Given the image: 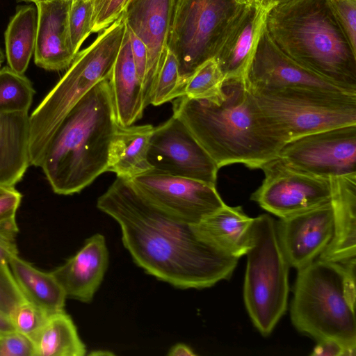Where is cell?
Instances as JSON below:
<instances>
[{
	"instance_id": "46",
	"label": "cell",
	"mask_w": 356,
	"mask_h": 356,
	"mask_svg": "<svg viewBox=\"0 0 356 356\" xmlns=\"http://www.w3.org/2000/svg\"><path fill=\"white\" fill-rule=\"evenodd\" d=\"M289 1V0H276V2L275 3H278V2H284V1Z\"/></svg>"
},
{
	"instance_id": "18",
	"label": "cell",
	"mask_w": 356,
	"mask_h": 356,
	"mask_svg": "<svg viewBox=\"0 0 356 356\" xmlns=\"http://www.w3.org/2000/svg\"><path fill=\"white\" fill-rule=\"evenodd\" d=\"M72 0H44L35 3L38 24L34 60L44 70L67 68L76 54L70 36L68 15Z\"/></svg>"
},
{
	"instance_id": "26",
	"label": "cell",
	"mask_w": 356,
	"mask_h": 356,
	"mask_svg": "<svg viewBox=\"0 0 356 356\" xmlns=\"http://www.w3.org/2000/svg\"><path fill=\"white\" fill-rule=\"evenodd\" d=\"M35 356H83L86 348L65 311L49 315L32 339Z\"/></svg>"
},
{
	"instance_id": "44",
	"label": "cell",
	"mask_w": 356,
	"mask_h": 356,
	"mask_svg": "<svg viewBox=\"0 0 356 356\" xmlns=\"http://www.w3.org/2000/svg\"><path fill=\"white\" fill-rule=\"evenodd\" d=\"M4 58H5V57H4L3 52V51L1 50V49L0 47V65L3 62Z\"/></svg>"
},
{
	"instance_id": "41",
	"label": "cell",
	"mask_w": 356,
	"mask_h": 356,
	"mask_svg": "<svg viewBox=\"0 0 356 356\" xmlns=\"http://www.w3.org/2000/svg\"><path fill=\"white\" fill-rule=\"evenodd\" d=\"M168 355L170 356H194L196 354L188 346L184 343H178L172 346Z\"/></svg>"
},
{
	"instance_id": "15",
	"label": "cell",
	"mask_w": 356,
	"mask_h": 356,
	"mask_svg": "<svg viewBox=\"0 0 356 356\" xmlns=\"http://www.w3.org/2000/svg\"><path fill=\"white\" fill-rule=\"evenodd\" d=\"M277 230L290 266L301 269L316 260L334 234L331 201L306 211L280 218Z\"/></svg>"
},
{
	"instance_id": "9",
	"label": "cell",
	"mask_w": 356,
	"mask_h": 356,
	"mask_svg": "<svg viewBox=\"0 0 356 356\" xmlns=\"http://www.w3.org/2000/svg\"><path fill=\"white\" fill-rule=\"evenodd\" d=\"M245 3L238 0H172L167 46L177 60L183 94L196 70L214 58L227 27Z\"/></svg>"
},
{
	"instance_id": "27",
	"label": "cell",
	"mask_w": 356,
	"mask_h": 356,
	"mask_svg": "<svg viewBox=\"0 0 356 356\" xmlns=\"http://www.w3.org/2000/svg\"><path fill=\"white\" fill-rule=\"evenodd\" d=\"M38 24L36 6L21 8L10 21L5 32L8 66L19 74L26 70L34 54Z\"/></svg>"
},
{
	"instance_id": "25",
	"label": "cell",
	"mask_w": 356,
	"mask_h": 356,
	"mask_svg": "<svg viewBox=\"0 0 356 356\" xmlns=\"http://www.w3.org/2000/svg\"><path fill=\"white\" fill-rule=\"evenodd\" d=\"M9 266L28 301L49 315L64 311L67 297L51 272L40 270L18 255L11 259Z\"/></svg>"
},
{
	"instance_id": "23",
	"label": "cell",
	"mask_w": 356,
	"mask_h": 356,
	"mask_svg": "<svg viewBox=\"0 0 356 356\" xmlns=\"http://www.w3.org/2000/svg\"><path fill=\"white\" fill-rule=\"evenodd\" d=\"M29 115L0 113V184L13 186L30 164Z\"/></svg>"
},
{
	"instance_id": "22",
	"label": "cell",
	"mask_w": 356,
	"mask_h": 356,
	"mask_svg": "<svg viewBox=\"0 0 356 356\" xmlns=\"http://www.w3.org/2000/svg\"><path fill=\"white\" fill-rule=\"evenodd\" d=\"M109 83L118 125L122 128L133 125L142 118L145 106L143 86L134 65L127 29Z\"/></svg>"
},
{
	"instance_id": "3",
	"label": "cell",
	"mask_w": 356,
	"mask_h": 356,
	"mask_svg": "<svg viewBox=\"0 0 356 356\" xmlns=\"http://www.w3.org/2000/svg\"><path fill=\"white\" fill-rule=\"evenodd\" d=\"M264 26L275 45L307 70L356 95V51L328 0L278 2L265 13Z\"/></svg>"
},
{
	"instance_id": "19",
	"label": "cell",
	"mask_w": 356,
	"mask_h": 356,
	"mask_svg": "<svg viewBox=\"0 0 356 356\" xmlns=\"http://www.w3.org/2000/svg\"><path fill=\"white\" fill-rule=\"evenodd\" d=\"M108 251L104 236L95 234L65 264L51 271L66 297L90 302L108 268Z\"/></svg>"
},
{
	"instance_id": "32",
	"label": "cell",
	"mask_w": 356,
	"mask_h": 356,
	"mask_svg": "<svg viewBox=\"0 0 356 356\" xmlns=\"http://www.w3.org/2000/svg\"><path fill=\"white\" fill-rule=\"evenodd\" d=\"M8 316L15 330L32 340L45 323L49 314L31 302L25 300L17 305Z\"/></svg>"
},
{
	"instance_id": "21",
	"label": "cell",
	"mask_w": 356,
	"mask_h": 356,
	"mask_svg": "<svg viewBox=\"0 0 356 356\" xmlns=\"http://www.w3.org/2000/svg\"><path fill=\"white\" fill-rule=\"evenodd\" d=\"M254 218L240 206L222 207L191 225L195 236L211 247L234 257L245 255L251 239Z\"/></svg>"
},
{
	"instance_id": "47",
	"label": "cell",
	"mask_w": 356,
	"mask_h": 356,
	"mask_svg": "<svg viewBox=\"0 0 356 356\" xmlns=\"http://www.w3.org/2000/svg\"><path fill=\"white\" fill-rule=\"evenodd\" d=\"M26 1H33L34 3H36L38 1H44V0H26Z\"/></svg>"
},
{
	"instance_id": "45",
	"label": "cell",
	"mask_w": 356,
	"mask_h": 356,
	"mask_svg": "<svg viewBox=\"0 0 356 356\" xmlns=\"http://www.w3.org/2000/svg\"><path fill=\"white\" fill-rule=\"evenodd\" d=\"M240 1L242 3H248L249 1H250L251 0H238Z\"/></svg>"
},
{
	"instance_id": "6",
	"label": "cell",
	"mask_w": 356,
	"mask_h": 356,
	"mask_svg": "<svg viewBox=\"0 0 356 356\" xmlns=\"http://www.w3.org/2000/svg\"><path fill=\"white\" fill-rule=\"evenodd\" d=\"M121 15L87 48L29 115L30 164L40 167L47 147L75 104L97 83L110 78L126 31Z\"/></svg>"
},
{
	"instance_id": "30",
	"label": "cell",
	"mask_w": 356,
	"mask_h": 356,
	"mask_svg": "<svg viewBox=\"0 0 356 356\" xmlns=\"http://www.w3.org/2000/svg\"><path fill=\"white\" fill-rule=\"evenodd\" d=\"M183 95L178 63L168 49L164 61L149 96V103L159 106Z\"/></svg>"
},
{
	"instance_id": "5",
	"label": "cell",
	"mask_w": 356,
	"mask_h": 356,
	"mask_svg": "<svg viewBox=\"0 0 356 356\" xmlns=\"http://www.w3.org/2000/svg\"><path fill=\"white\" fill-rule=\"evenodd\" d=\"M298 271L293 325L317 341L336 340L356 355V259L341 264L316 259Z\"/></svg>"
},
{
	"instance_id": "40",
	"label": "cell",
	"mask_w": 356,
	"mask_h": 356,
	"mask_svg": "<svg viewBox=\"0 0 356 356\" xmlns=\"http://www.w3.org/2000/svg\"><path fill=\"white\" fill-rule=\"evenodd\" d=\"M313 356H355V354L340 342L326 339L318 341L317 345L311 353Z\"/></svg>"
},
{
	"instance_id": "35",
	"label": "cell",
	"mask_w": 356,
	"mask_h": 356,
	"mask_svg": "<svg viewBox=\"0 0 356 356\" xmlns=\"http://www.w3.org/2000/svg\"><path fill=\"white\" fill-rule=\"evenodd\" d=\"M351 47L356 51V0H328Z\"/></svg>"
},
{
	"instance_id": "38",
	"label": "cell",
	"mask_w": 356,
	"mask_h": 356,
	"mask_svg": "<svg viewBox=\"0 0 356 356\" xmlns=\"http://www.w3.org/2000/svg\"><path fill=\"white\" fill-rule=\"evenodd\" d=\"M22 197L15 186L0 184V223L15 219Z\"/></svg>"
},
{
	"instance_id": "7",
	"label": "cell",
	"mask_w": 356,
	"mask_h": 356,
	"mask_svg": "<svg viewBox=\"0 0 356 356\" xmlns=\"http://www.w3.org/2000/svg\"><path fill=\"white\" fill-rule=\"evenodd\" d=\"M243 298L248 314L263 336L269 335L288 305L290 264L282 248L277 222L268 214L254 218Z\"/></svg>"
},
{
	"instance_id": "36",
	"label": "cell",
	"mask_w": 356,
	"mask_h": 356,
	"mask_svg": "<svg viewBox=\"0 0 356 356\" xmlns=\"http://www.w3.org/2000/svg\"><path fill=\"white\" fill-rule=\"evenodd\" d=\"M0 356H35L32 340L16 330L0 335Z\"/></svg>"
},
{
	"instance_id": "10",
	"label": "cell",
	"mask_w": 356,
	"mask_h": 356,
	"mask_svg": "<svg viewBox=\"0 0 356 356\" xmlns=\"http://www.w3.org/2000/svg\"><path fill=\"white\" fill-rule=\"evenodd\" d=\"M277 157L293 170L319 178L356 174V124L295 138L282 147Z\"/></svg>"
},
{
	"instance_id": "17",
	"label": "cell",
	"mask_w": 356,
	"mask_h": 356,
	"mask_svg": "<svg viewBox=\"0 0 356 356\" xmlns=\"http://www.w3.org/2000/svg\"><path fill=\"white\" fill-rule=\"evenodd\" d=\"M266 11L255 0H251L227 27L213 58L224 81H245Z\"/></svg>"
},
{
	"instance_id": "11",
	"label": "cell",
	"mask_w": 356,
	"mask_h": 356,
	"mask_svg": "<svg viewBox=\"0 0 356 356\" xmlns=\"http://www.w3.org/2000/svg\"><path fill=\"white\" fill-rule=\"evenodd\" d=\"M150 204L171 218L195 224L225 203L215 184L151 170L129 179Z\"/></svg>"
},
{
	"instance_id": "37",
	"label": "cell",
	"mask_w": 356,
	"mask_h": 356,
	"mask_svg": "<svg viewBox=\"0 0 356 356\" xmlns=\"http://www.w3.org/2000/svg\"><path fill=\"white\" fill-rule=\"evenodd\" d=\"M18 227L16 219L0 223V264L9 266L11 259L18 255L17 235Z\"/></svg>"
},
{
	"instance_id": "24",
	"label": "cell",
	"mask_w": 356,
	"mask_h": 356,
	"mask_svg": "<svg viewBox=\"0 0 356 356\" xmlns=\"http://www.w3.org/2000/svg\"><path fill=\"white\" fill-rule=\"evenodd\" d=\"M151 124L119 127L111 144L107 171L131 179L152 170L147 161Z\"/></svg>"
},
{
	"instance_id": "16",
	"label": "cell",
	"mask_w": 356,
	"mask_h": 356,
	"mask_svg": "<svg viewBox=\"0 0 356 356\" xmlns=\"http://www.w3.org/2000/svg\"><path fill=\"white\" fill-rule=\"evenodd\" d=\"M172 1L128 0L122 13L126 26L147 49V73L143 85L145 108L149 105V96L168 51Z\"/></svg>"
},
{
	"instance_id": "29",
	"label": "cell",
	"mask_w": 356,
	"mask_h": 356,
	"mask_svg": "<svg viewBox=\"0 0 356 356\" xmlns=\"http://www.w3.org/2000/svg\"><path fill=\"white\" fill-rule=\"evenodd\" d=\"M224 77L214 58L204 63L187 81L183 95L192 99L220 100L225 97Z\"/></svg>"
},
{
	"instance_id": "33",
	"label": "cell",
	"mask_w": 356,
	"mask_h": 356,
	"mask_svg": "<svg viewBox=\"0 0 356 356\" xmlns=\"http://www.w3.org/2000/svg\"><path fill=\"white\" fill-rule=\"evenodd\" d=\"M92 33L100 32L121 15L127 0H92Z\"/></svg>"
},
{
	"instance_id": "48",
	"label": "cell",
	"mask_w": 356,
	"mask_h": 356,
	"mask_svg": "<svg viewBox=\"0 0 356 356\" xmlns=\"http://www.w3.org/2000/svg\"><path fill=\"white\" fill-rule=\"evenodd\" d=\"M127 1H128V0H127ZM126 3H127V2H126Z\"/></svg>"
},
{
	"instance_id": "31",
	"label": "cell",
	"mask_w": 356,
	"mask_h": 356,
	"mask_svg": "<svg viewBox=\"0 0 356 356\" xmlns=\"http://www.w3.org/2000/svg\"><path fill=\"white\" fill-rule=\"evenodd\" d=\"M93 4L92 0H72L69 10L68 25L72 49L75 54L92 33Z\"/></svg>"
},
{
	"instance_id": "34",
	"label": "cell",
	"mask_w": 356,
	"mask_h": 356,
	"mask_svg": "<svg viewBox=\"0 0 356 356\" xmlns=\"http://www.w3.org/2000/svg\"><path fill=\"white\" fill-rule=\"evenodd\" d=\"M27 300L17 285L9 266L0 264V310L9 315L19 303Z\"/></svg>"
},
{
	"instance_id": "43",
	"label": "cell",
	"mask_w": 356,
	"mask_h": 356,
	"mask_svg": "<svg viewBox=\"0 0 356 356\" xmlns=\"http://www.w3.org/2000/svg\"><path fill=\"white\" fill-rule=\"evenodd\" d=\"M255 1L259 5H260L265 10H267L268 8H270L272 5H273L276 2V0H255Z\"/></svg>"
},
{
	"instance_id": "13",
	"label": "cell",
	"mask_w": 356,
	"mask_h": 356,
	"mask_svg": "<svg viewBox=\"0 0 356 356\" xmlns=\"http://www.w3.org/2000/svg\"><path fill=\"white\" fill-rule=\"evenodd\" d=\"M147 161L154 170L216 185L219 168L186 125L174 115L154 128Z\"/></svg>"
},
{
	"instance_id": "1",
	"label": "cell",
	"mask_w": 356,
	"mask_h": 356,
	"mask_svg": "<svg viewBox=\"0 0 356 356\" xmlns=\"http://www.w3.org/2000/svg\"><path fill=\"white\" fill-rule=\"evenodd\" d=\"M97 208L119 224L124 246L147 273L179 289H204L228 280L238 258L200 240L191 225L146 200L129 179L117 177Z\"/></svg>"
},
{
	"instance_id": "14",
	"label": "cell",
	"mask_w": 356,
	"mask_h": 356,
	"mask_svg": "<svg viewBox=\"0 0 356 356\" xmlns=\"http://www.w3.org/2000/svg\"><path fill=\"white\" fill-rule=\"evenodd\" d=\"M245 81L249 88L257 90L309 88L347 92L303 68L282 52L268 36L264 23Z\"/></svg>"
},
{
	"instance_id": "4",
	"label": "cell",
	"mask_w": 356,
	"mask_h": 356,
	"mask_svg": "<svg viewBox=\"0 0 356 356\" xmlns=\"http://www.w3.org/2000/svg\"><path fill=\"white\" fill-rule=\"evenodd\" d=\"M109 79L75 104L47 147L40 167L56 194L79 193L107 172L111 144L119 128Z\"/></svg>"
},
{
	"instance_id": "12",
	"label": "cell",
	"mask_w": 356,
	"mask_h": 356,
	"mask_svg": "<svg viewBox=\"0 0 356 356\" xmlns=\"http://www.w3.org/2000/svg\"><path fill=\"white\" fill-rule=\"evenodd\" d=\"M264 179L250 199L280 218L331 201L332 180L309 175L286 166L278 157L261 168Z\"/></svg>"
},
{
	"instance_id": "28",
	"label": "cell",
	"mask_w": 356,
	"mask_h": 356,
	"mask_svg": "<svg viewBox=\"0 0 356 356\" xmlns=\"http://www.w3.org/2000/svg\"><path fill=\"white\" fill-rule=\"evenodd\" d=\"M35 90L24 74L9 66L0 69V113H28Z\"/></svg>"
},
{
	"instance_id": "39",
	"label": "cell",
	"mask_w": 356,
	"mask_h": 356,
	"mask_svg": "<svg viewBox=\"0 0 356 356\" xmlns=\"http://www.w3.org/2000/svg\"><path fill=\"white\" fill-rule=\"evenodd\" d=\"M127 29L129 35L132 56L136 72L143 86L147 73V49L144 43L127 26Z\"/></svg>"
},
{
	"instance_id": "20",
	"label": "cell",
	"mask_w": 356,
	"mask_h": 356,
	"mask_svg": "<svg viewBox=\"0 0 356 356\" xmlns=\"http://www.w3.org/2000/svg\"><path fill=\"white\" fill-rule=\"evenodd\" d=\"M331 180L334 234L317 259L344 264L356 255V174Z\"/></svg>"
},
{
	"instance_id": "2",
	"label": "cell",
	"mask_w": 356,
	"mask_h": 356,
	"mask_svg": "<svg viewBox=\"0 0 356 356\" xmlns=\"http://www.w3.org/2000/svg\"><path fill=\"white\" fill-rule=\"evenodd\" d=\"M223 88L220 100L176 98L172 115L186 125L219 169L232 163L261 169L286 142L245 81H225Z\"/></svg>"
},
{
	"instance_id": "42",
	"label": "cell",
	"mask_w": 356,
	"mask_h": 356,
	"mask_svg": "<svg viewBox=\"0 0 356 356\" xmlns=\"http://www.w3.org/2000/svg\"><path fill=\"white\" fill-rule=\"evenodd\" d=\"M14 330L8 315L0 310V335Z\"/></svg>"
},
{
	"instance_id": "8",
	"label": "cell",
	"mask_w": 356,
	"mask_h": 356,
	"mask_svg": "<svg viewBox=\"0 0 356 356\" xmlns=\"http://www.w3.org/2000/svg\"><path fill=\"white\" fill-rule=\"evenodd\" d=\"M248 88L286 143L315 132L356 124V95L309 88Z\"/></svg>"
}]
</instances>
